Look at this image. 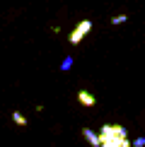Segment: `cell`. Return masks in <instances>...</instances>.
<instances>
[{
    "label": "cell",
    "instance_id": "obj_1",
    "mask_svg": "<svg viewBox=\"0 0 145 147\" xmlns=\"http://www.w3.org/2000/svg\"><path fill=\"white\" fill-rule=\"evenodd\" d=\"M92 20H82V22H77L75 24V29L70 32V36H68V41H70V46H77V44H82V39L87 36L89 32H92Z\"/></svg>",
    "mask_w": 145,
    "mask_h": 147
},
{
    "label": "cell",
    "instance_id": "obj_2",
    "mask_svg": "<svg viewBox=\"0 0 145 147\" xmlns=\"http://www.w3.org/2000/svg\"><path fill=\"white\" fill-rule=\"evenodd\" d=\"M99 138H126V128L119 123H106V125H102Z\"/></svg>",
    "mask_w": 145,
    "mask_h": 147
},
{
    "label": "cell",
    "instance_id": "obj_3",
    "mask_svg": "<svg viewBox=\"0 0 145 147\" xmlns=\"http://www.w3.org/2000/svg\"><path fill=\"white\" fill-rule=\"evenodd\" d=\"M102 147H133L128 138H102Z\"/></svg>",
    "mask_w": 145,
    "mask_h": 147
},
{
    "label": "cell",
    "instance_id": "obj_4",
    "mask_svg": "<svg viewBox=\"0 0 145 147\" xmlns=\"http://www.w3.org/2000/svg\"><path fill=\"white\" fill-rule=\"evenodd\" d=\"M77 101H80L82 106H87V109L97 106V96L92 94V92H87V89H80V92H77Z\"/></svg>",
    "mask_w": 145,
    "mask_h": 147
},
{
    "label": "cell",
    "instance_id": "obj_5",
    "mask_svg": "<svg viewBox=\"0 0 145 147\" xmlns=\"http://www.w3.org/2000/svg\"><path fill=\"white\" fill-rule=\"evenodd\" d=\"M82 138L87 140V142L92 145V147H102V138L97 135L94 130H89V128H82Z\"/></svg>",
    "mask_w": 145,
    "mask_h": 147
},
{
    "label": "cell",
    "instance_id": "obj_6",
    "mask_svg": "<svg viewBox=\"0 0 145 147\" xmlns=\"http://www.w3.org/2000/svg\"><path fill=\"white\" fill-rule=\"evenodd\" d=\"M12 123L20 125V128H24V125H27V116L20 113V111H12Z\"/></svg>",
    "mask_w": 145,
    "mask_h": 147
},
{
    "label": "cell",
    "instance_id": "obj_7",
    "mask_svg": "<svg viewBox=\"0 0 145 147\" xmlns=\"http://www.w3.org/2000/svg\"><path fill=\"white\" fill-rule=\"evenodd\" d=\"M72 63H75V60H72V56H65V58H63V63H60V70L68 72V70L72 68Z\"/></svg>",
    "mask_w": 145,
    "mask_h": 147
},
{
    "label": "cell",
    "instance_id": "obj_8",
    "mask_svg": "<svg viewBox=\"0 0 145 147\" xmlns=\"http://www.w3.org/2000/svg\"><path fill=\"white\" fill-rule=\"evenodd\" d=\"M126 20H128V17L121 12V15H114V17H111V24H114V27H119V24H126Z\"/></svg>",
    "mask_w": 145,
    "mask_h": 147
},
{
    "label": "cell",
    "instance_id": "obj_9",
    "mask_svg": "<svg viewBox=\"0 0 145 147\" xmlns=\"http://www.w3.org/2000/svg\"><path fill=\"white\" fill-rule=\"evenodd\" d=\"M133 147H145V138H136V142H133Z\"/></svg>",
    "mask_w": 145,
    "mask_h": 147
}]
</instances>
